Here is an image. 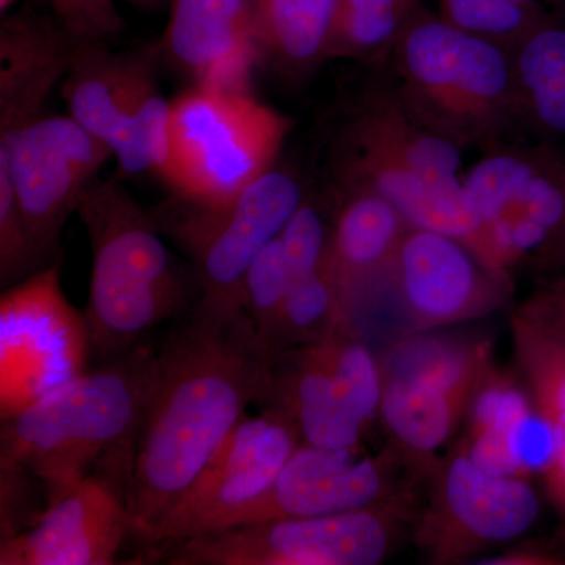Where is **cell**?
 Listing matches in <instances>:
<instances>
[{
  "mask_svg": "<svg viewBox=\"0 0 565 565\" xmlns=\"http://www.w3.org/2000/svg\"><path fill=\"white\" fill-rule=\"evenodd\" d=\"M267 397L292 416L305 444L327 449L359 445L366 422L338 385L321 344L275 356Z\"/></svg>",
  "mask_w": 565,
  "mask_h": 565,
  "instance_id": "cell-17",
  "label": "cell"
},
{
  "mask_svg": "<svg viewBox=\"0 0 565 565\" xmlns=\"http://www.w3.org/2000/svg\"><path fill=\"white\" fill-rule=\"evenodd\" d=\"M343 191L384 196L408 225L455 237L497 277L505 270L463 188L462 150L407 109L388 74L366 85L345 114L333 150Z\"/></svg>",
  "mask_w": 565,
  "mask_h": 565,
  "instance_id": "cell-2",
  "label": "cell"
},
{
  "mask_svg": "<svg viewBox=\"0 0 565 565\" xmlns=\"http://www.w3.org/2000/svg\"><path fill=\"white\" fill-rule=\"evenodd\" d=\"M486 356L444 338H411L394 349L386 377L435 386L468 401L484 379Z\"/></svg>",
  "mask_w": 565,
  "mask_h": 565,
  "instance_id": "cell-27",
  "label": "cell"
},
{
  "mask_svg": "<svg viewBox=\"0 0 565 565\" xmlns=\"http://www.w3.org/2000/svg\"><path fill=\"white\" fill-rule=\"evenodd\" d=\"M385 489L381 459H356L355 448L305 444L296 449L269 490L233 515L222 530L267 520L362 511L381 504Z\"/></svg>",
  "mask_w": 565,
  "mask_h": 565,
  "instance_id": "cell-15",
  "label": "cell"
},
{
  "mask_svg": "<svg viewBox=\"0 0 565 565\" xmlns=\"http://www.w3.org/2000/svg\"><path fill=\"white\" fill-rule=\"evenodd\" d=\"M158 375V351L137 345L2 419V473L35 476L51 501L96 465L109 462L128 479Z\"/></svg>",
  "mask_w": 565,
  "mask_h": 565,
  "instance_id": "cell-3",
  "label": "cell"
},
{
  "mask_svg": "<svg viewBox=\"0 0 565 565\" xmlns=\"http://www.w3.org/2000/svg\"><path fill=\"white\" fill-rule=\"evenodd\" d=\"M166 44L200 85L243 90L259 50L253 0H174Z\"/></svg>",
  "mask_w": 565,
  "mask_h": 565,
  "instance_id": "cell-16",
  "label": "cell"
},
{
  "mask_svg": "<svg viewBox=\"0 0 565 565\" xmlns=\"http://www.w3.org/2000/svg\"><path fill=\"white\" fill-rule=\"evenodd\" d=\"M128 534L126 486L93 473L51 501L31 530L3 537L0 565H110Z\"/></svg>",
  "mask_w": 565,
  "mask_h": 565,
  "instance_id": "cell-13",
  "label": "cell"
},
{
  "mask_svg": "<svg viewBox=\"0 0 565 565\" xmlns=\"http://www.w3.org/2000/svg\"><path fill=\"white\" fill-rule=\"evenodd\" d=\"M550 288L553 289V291H556L557 294H561V296H565V278L563 280L553 282Z\"/></svg>",
  "mask_w": 565,
  "mask_h": 565,
  "instance_id": "cell-37",
  "label": "cell"
},
{
  "mask_svg": "<svg viewBox=\"0 0 565 565\" xmlns=\"http://www.w3.org/2000/svg\"><path fill=\"white\" fill-rule=\"evenodd\" d=\"M522 366L535 412L552 438L545 465L546 492L565 516V341L537 334L523 349Z\"/></svg>",
  "mask_w": 565,
  "mask_h": 565,
  "instance_id": "cell-26",
  "label": "cell"
},
{
  "mask_svg": "<svg viewBox=\"0 0 565 565\" xmlns=\"http://www.w3.org/2000/svg\"><path fill=\"white\" fill-rule=\"evenodd\" d=\"M512 57L523 134L559 150L565 145V20L553 17L535 29Z\"/></svg>",
  "mask_w": 565,
  "mask_h": 565,
  "instance_id": "cell-22",
  "label": "cell"
},
{
  "mask_svg": "<svg viewBox=\"0 0 565 565\" xmlns=\"http://www.w3.org/2000/svg\"><path fill=\"white\" fill-rule=\"evenodd\" d=\"M440 18L452 28L514 52L555 14L514 0H438Z\"/></svg>",
  "mask_w": 565,
  "mask_h": 565,
  "instance_id": "cell-30",
  "label": "cell"
},
{
  "mask_svg": "<svg viewBox=\"0 0 565 565\" xmlns=\"http://www.w3.org/2000/svg\"><path fill=\"white\" fill-rule=\"evenodd\" d=\"M303 192L296 174L269 170L252 182L230 206H191L174 225V234L192 253L203 296L215 310H245L244 280L248 267L267 244L280 236Z\"/></svg>",
  "mask_w": 565,
  "mask_h": 565,
  "instance_id": "cell-10",
  "label": "cell"
},
{
  "mask_svg": "<svg viewBox=\"0 0 565 565\" xmlns=\"http://www.w3.org/2000/svg\"><path fill=\"white\" fill-rule=\"evenodd\" d=\"M77 212L93 250L84 313L90 353L111 360L184 311L189 282L159 237L158 225L117 181H92Z\"/></svg>",
  "mask_w": 565,
  "mask_h": 565,
  "instance_id": "cell-5",
  "label": "cell"
},
{
  "mask_svg": "<svg viewBox=\"0 0 565 565\" xmlns=\"http://www.w3.org/2000/svg\"><path fill=\"white\" fill-rule=\"evenodd\" d=\"M392 275L418 329L487 313L503 297L504 278L490 273L467 245L415 226L401 241Z\"/></svg>",
  "mask_w": 565,
  "mask_h": 565,
  "instance_id": "cell-14",
  "label": "cell"
},
{
  "mask_svg": "<svg viewBox=\"0 0 565 565\" xmlns=\"http://www.w3.org/2000/svg\"><path fill=\"white\" fill-rule=\"evenodd\" d=\"M0 40V110L2 131H9L35 118L55 82L70 71L79 44L32 18L3 22Z\"/></svg>",
  "mask_w": 565,
  "mask_h": 565,
  "instance_id": "cell-20",
  "label": "cell"
},
{
  "mask_svg": "<svg viewBox=\"0 0 565 565\" xmlns=\"http://www.w3.org/2000/svg\"><path fill=\"white\" fill-rule=\"evenodd\" d=\"M514 2L523 3V6L530 7H545V3L542 0H514Z\"/></svg>",
  "mask_w": 565,
  "mask_h": 565,
  "instance_id": "cell-38",
  "label": "cell"
},
{
  "mask_svg": "<svg viewBox=\"0 0 565 565\" xmlns=\"http://www.w3.org/2000/svg\"><path fill=\"white\" fill-rule=\"evenodd\" d=\"M288 129L285 117L243 90L199 85L172 103L162 181L185 204L222 210L273 170Z\"/></svg>",
  "mask_w": 565,
  "mask_h": 565,
  "instance_id": "cell-6",
  "label": "cell"
},
{
  "mask_svg": "<svg viewBox=\"0 0 565 565\" xmlns=\"http://www.w3.org/2000/svg\"><path fill=\"white\" fill-rule=\"evenodd\" d=\"M448 527L473 544H498L525 534L541 512L537 493L523 478L486 473L462 451L441 484Z\"/></svg>",
  "mask_w": 565,
  "mask_h": 565,
  "instance_id": "cell-18",
  "label": "cell"
},
{
  "mask_svg": "<svg viewBox=\"0 0 565 565\" xmlns=\"http://www.w3.org/2000/svg\"><path fill=\"white\" fill-rule=\"evenodd\" d=\"M299 437L296 422L280 405L245 415L180 504L145 535V544H167L222 530L269 490L299 448Z\"/></svg>",
  "mask_w": 565,
  "mask_h": 565,
  "instance_id": "cell-11",
  "label": "cell"
},
{
  "mask_svg": "<svg viewBox=\"0 0 565 565\" xmlns=\"http://www.w3.org/2000/svg\"><path fill=\"white\" fill-rule=\"evenodd\" d=\"M280 236L267 244L248 267L244 280V308L270 363L274 362L278 322L291 286Z\"/></svg>",
  "mask_w": 565,
  "mask_h": 565,
  "instance_id": "cell-31",
  "label": "cell"
},
{
  "mask_svg": "<svg viewBox=\"0 0 565 565\" xmlns=\"http://www.w3.org/2000/svg\"><path fill=\"white\" fill-rule=\"evenodd\" d=\"M423 7L340 6L334 21L329 57L381 63Z\"/></svg>",
  "mask_w": 565,
  "mask_h": 565,
  "instance_id": "cell-29",
  "label": "cell"
},
{
  "mask_svg": "<svg viewBox=\"0 0 565 565\" xmlns=\"http://www.w3.org/2000/svg\"><path fill=\"white\" fill-rule=\"evenodd\" d=\"M88 355L84 316L63 296L57 266L14 285L0 302L2 419L79 377Z\"/></svg>",
  "mask_w": 565,
  "mask_h": 565,
  "instance_id": "cell-7",
  "label": "cell"
},
{
  "mask_svg": "<svg viewBox=\"0 0 565 565\" xmlns=\"http://www.w3.org/2000/svg\"><path fill=\"white\" fill-rule=\"evenodd\" d=\"M340 6L351 7H422L419 0H340Z\"/></svg>",
  "mask_w": 565,
  "mask_h": 565,
  "instance_id": "cell-36",
  "label": "cell"
},
{
  "mask_svg": "<svg viewBox=\"0 0 565 565\" xmlns=\"http://www.w3.org/2000/svg\"><path fill=\"white\" fill-rule=\"evenodd\" d=\"M47 256L32 236L14 193L6 162L0 161V278L2 285L20 280L43 266Z\"/></svg>",
  "mask_w": 565,
  "mask_h": 565,
  "instance_id": "cell-33",
  "label": "cell"
},
{
  "mask_svg": "<svg viewBox=\"0 0 565 565\" xmlns=\"http://www.w3.org/2000/svg\"><path fill=\"white\" fill-rule=\"evenodd\" d=\"M70 70L65 95L71 117L106 148L118 121L154 88L145 62L111 58L93 43L77 47Z\"/></svg>",
  "mask_w": 565,
  "mask_h": 565,
  "instance_id": "cell-21",
  "label": "cell"
},
{
  "mask_svg": "<svg viewBox=\"0 0 565 565\" xmlns=\"http://www.w3.org/2000/svg\"><path fill=\"white\" fill-rule=\"evenodd\" d=\"M344 318L340 294L326 267L292 280L278 322L274 360L286 345L322 343L344 326Z\"/></svg>",
  "mask_w": 565,
  "mask_h": 565,
  "instance_id": "cell-28",
  "label": "cell"
},
{
  "mask_svg": "<svg viewBox=\"0 0 565 565\" xmlns=\"http://www.w3.org/2000/svg\"><path fill=\"white\" fill-rule=\"evenodd\" d=\"M539 266L546 270L564 269L565 267V228L559 237L541 255L535 256Z\"/></svg>",
  "mask_w": 565,
  "mask_h": 565,
  "instance_id": "cell-35",
  "label": "cell"
},
{
  "mask_svg": "<svg viewBox=\"0 0 565 565\" xmlns=\"http://www.w3.org/2000/svg\"><path fill=\"white\" fill-rule=\"evenodd\" d=\"M501 266L539 256L565 228V159L550 145L508 143L463 174Z\"/></svg>",
  "mask_w": 565,
  "mask_h": 565,
  "instance_id": "cell-9",
  "label": "cell"
},
{
  "mask_svg": "<svg viewBox=\"0 0 565 565\" xmlns=\"http://www.w3.org/2000/svg\"><path fill=\"white\" fill-rule=\"evenodd\" d=\"M344 330L345 326L340 327L319 344L338 385L367 423L381 407L384 375L371 352L363 344L345 338Z\"/></svg>",
  "mask_w": 565,
  "mask_h": 565,
  "instance_id": "cell-32",
  "label": "cell"
},
{
  "mask_svg": "<svg viewBox=\"0 0 565 565\" xmlns=\"http://www.w3.org/2000/svg\"><path fill=\"white\" fill-rule=\"evenodd\" d=\"M467 401L435 386L384 379L381 412L401 445L416 455H430L448 440Z\"/></svg>",
  "mask_w": 565,
  "mask_h": 565,
  "instance_id": "cell-25",
  "label": "cell"
},
{
  "mask_svg": "<svg viewBox=\"0 0 565 565\" xmlns=\"http://www.w3.org/2000/svg\"><path fill=\"white\" fill-rule=\"evenodd\" d=\"M267 520L167 542L173 565H375L390 548L384 511Z\"/></svg>",
  "mask_w": 565,
  "mask_h": 565,
  "instance_id": "cell-8",
  "label": "cell"
},
{
  "mask_svg": "<svg viewBox=\"0 0 565 565\" xmlns=\"http://www.w3.org/2000/svg\"><path fill=\"white\" fill-rule=\"evenodd\" d=\"M345 200L327 248L326 267L341 303L362 282L392 273L401 241L411 225L384 196L371 191H344Z\"/></svg>",
  "mask_w": 565,
  "mask_h": 565,
  "instance_id": "cell-19",
  "label": "cell"
},
{
  "mask_svg": "<svg viewBox=\"0 0 565 565\" xmlns=\"http://www.w3.org/2000/svg\"><path fill=\"white\" fill-rule=\"evenodd\" d=\"M280 239L292 280L322 269L329 239L321 212L313 204L300 203L282 228Z\"/></svg>",
  "mask_w": 565,
  "mask_h": 565,
  "instance_id": "cell-34",
  "label": "cell"
},
{
  "mask_svg": "<svg viewBox=\"0 0 565 565\" xmlns=\"http://www.w3.org/2000/svg\"><path fill=\"white\" fill-rule=\"evenodd\" d=\"M262 47L281 70L307 73L329 57L340 0H253Z\"/></svg>",
  "mask_w": 565,
  "mask_h": 565,
  "instance_id": "cell-24",
  "label": "cell"
},
{
  "mask_svg": "<svg viewBox=\"0 0 565 565\" xmlns=\"http://www.w3.org/2000/svg\"><path fill=\"white\" fill-rule=\"evenodd\" d=\"M534 404L503 379L478 386L471 405V441L467 452L476 467L503 478H523L530 470V434Z\"/></svg>",
  "mask_w": 565,
  "mask_h": 565,
  "instance_id": "cell-23",
  "label": "cell"
},
{
  "mask_svg": "<svg viewBox=\"0 0 565 565\" xmlns=\"http://www.w3.org/2000/svg\"><path fill=\"white\" fill-rule=\"evenodd\" d=\"M158 356V385L126 486L132 534L140 541L180 504L245 408L269 396L273 382V363L245 310L199 302Z\"/></svg>",
  "mask_w": 565,
  "mask_h": 565,
  "instance_id": "cell-1",
  "label": "cell"
},
{
  "mask_svg": "<svg viewBox=\"0 0 565 565\" xmlns=\"http://www.w3.org/2000/svg\"><path fill=\"white\" fill-rule=\"evenodd\" d=\"M407 109L460 150H493L525 136L512 52L419 10L386 58Z\"/></svg>",
  "mask_w": 565,
  "mask_h": 565,
  "instance_id": "cell-4",
  "label": "cell"
},
{
  "mask_svg": "<svg viewBox=\"0 0 565 565\" xmlns=\"http://www.w3.org/2000/svg\"><path fill=\"white\" fill-rule=\"evenodd\" d=\"M109 154L73 117H35L2 131L0 161L44 255L57 253L66 218Z\"/></svg>",
  "mask_w": 565,
  "mask_h": 565,
  "instance_id": "cell-12",
  "label": "cell"
}]
</instances>
